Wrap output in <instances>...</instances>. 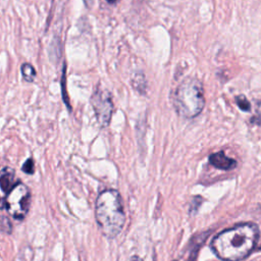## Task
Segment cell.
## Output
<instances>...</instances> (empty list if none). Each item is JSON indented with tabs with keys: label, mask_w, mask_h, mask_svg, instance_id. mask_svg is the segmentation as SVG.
<instances>
[{
	"label": "cell",
	"mask_w": 261,
	"mask_h": 261,
	"mask_svg": "<svg viewBox=\"0 0 261 261\" xmlns=\"http://www.w3.org/2000/svg\"><path fill=\"white\" fill-rule=\"evenodd\" d=\"M259 237L254 223H241L218 233L211 242L214 254L224 261H241L253 251Z\"/></svg>",
	"instance_id": "1"
},
{
	"label": "cell",
	"mask_w": 261,
	"mask_h": 261,
	"mask_svg": "<svg viewBox=\"0 0 261 261\" xmlns=\"http://www.w3.org/2000/svg\"><path fill=\"white\" fill-rule=\"evenodd\" d=\"M95 216L101 232L108 239L117 237L124 225L125 214L118 191L107 189L96 200Z\"/></svg>",
	"instance_id": "2"
},
{
	"label": "cell",
	"mask_w": 261,
	"mask_h": 261,
	"mask_svg": "<svg viewBox=\"0 0 261 261\" xmlns=\"http://www.w3.org/2000/svg\"><path fill=\"white\" fill-rule=\"evenodd\" d=\"M177 113L185 118L199 115L205 105L202 83L196 77H188L178 86L173 99Z\"/></svg>",
	"instance_id": "3"
},
{
	"label": "cell",
	"mask_w": 261,
	"mask_h": 261,
	"mask_svg": "<svg viewBox=\"0 0 261 261\" xmlns=\"http://www.w3.org/2000/svg\"><path fill=\"white\" fill-rule=\"evenodd\" d=\"M31 193L25 185L18 181L5 199V209L15 219H23L30 209Z\"/></svg>",
	"instance_id": "4"
},
{
	"label": "cell",
	"mask_w": 261,
	"mask_h": 261,
	"mask_svg": "<svg viewBox=\"0 0 261 261\" xmlns=\"http://www.w3.org/2000/svg\"><path fill=\"white\" fill-rule=\"evenodd\" d=\"M91 105L99 125L101 127L108 126L113 112L111 94L105 89L97 88L91 97Z\"/></svg>",
	"instance_id": "5"
},
{
	"label": "cell",
	"mask_w": 261,
	"mask_h": 261,
	"mask_svg": "<svg viewBox=\"0 0 261 261\" xmlns=\"http://www.w3.org/2000/svg\"><path fill=\"white\" fill-rule=\"evenodd\" d=\"M18 182L15 180V172L10 167H4L0 171V209L5 208V199L13 187Z\"/></svg>",
	"instance_id": "6"
},
{
	"label": "cell",
	"mask_w": 261,
	"mask_h": 261,
	"mask_svg": "<svg viewBox=\"0 0 261 261\" xmlns=\"http://www.w3.org/2000/svg\"><path fill=\"white\" fill-rule=\"evenodd\" d=\"M209 162L216 168L221 170H230L237 166V161L227 157L224 152H216L209 156Z\"/></svg>",
	"instance_id": "7"
},
{
	"label": "cell",
	"mask_w": 261,
	"mask_h": 261,
	"mask_svg": "<svg viewBox=\"0 0 261 261\" xmlns=\"http://www.w3.org/2000/svg\"><path fill=\"white\" fill-rule=\"evenodd\" d=\"M132 84L134 89L139 92L140 94L144 95L146 93V89H147V82L145 79L144 73L142 72H136L134 77L132 79Z\"/></svg>",
	"instance_id": "8"
},
{
	"label": "cell",
	"mask_w": 261,
	"mask_h": 261,
	"mask_svg": "<svg viewBox=\"0 0 261 261\" xmlns=\"http://www.w3.org/2000/svg\"><path fill=\"white\" fill-rule=\"evenodd\" d=\"M20 71H21L23 80L27 82H33L37 74L36 69L30 63H22L21 67H20Z\"/></svg>",
	"instance_id": "9"
},
{
	"label": "cell",
	"mask_w": 261,
	"mask_h": 261,
	"mask_svg": "<svg viewBox=\"0 0 261 261\" xmlns=\"http://www.w3.org/2000/svg\"><path fill=\"white\" fill-rule=\"evenodd\" d=\"M65 73H66V64H63V69H62V76H61V94H62V99L64 104L66 105V107L69 109V111H71V106L69 104V98L67 96V92H66V77H65Z\"/></svg>",
	"instance_id": "10"
},
{
	"label": "cell",
	"mask_w": 261,
	"mask_h": 261,
	"mask_svg": "<svg viewBox=\"0 0 261 261\" xmlns=\"http://www.w3.org/2000/svg\"><path fill=\"white\" fill-rule=\"evenodd\" d=\"M0 231L4 233H11L12 231V224L5 215H0Z\"/></svg>",
	"instance_id": "11"
},
{
	"label": "cell",
	"mask_w": 261,
	"mask_h": 261,
	"mask_svg": "<svg viewBox=\"0 0 261 261\" xmlns=\"http://www.w3.org/2000/svg\"><path fill=\"white\" fill-rule=\"evenodd\" d=\"M236 102H237L238 106L240 107V109H242L243 111H250L251 104L244 95H240V96L236 97Z\"/></svg>",
	"instance_id": "12"
},
{
	"label": "cell",
	"mask_w": 261,
	"mask_h": 261,
	"mask_svg": "<svg viewBox=\"0 0 261 261\" xmlns=\"http://www.w3.org/2000/svg\"><path fill=\"white\" fill-rule=\"evenodd\" d=\"M251 123L261 126V101L257 102L255 114L251 117Z\"/></svg>",
	"instance_id": "13"
},
{
	"label": "cell",
	"mask_w": 261,
	"mask_h": 261,
	"mask_svg": "<svg viewBox=\"0 0 261 261\" xmlns=\"http://www.w3.org/2000/svg\"><path fill=\"white\" fill-rule=\"evenodd\" d=\"M22 171L24 173H28V174H33L35 172V163H34V160L32 158H29L25 160V162L23 163L22 167H21Z\"/></svg>",
	"instance_id": "14"
},
{
	"label": "cell",
	"mask_w": 261,
	"mask_h": 261,
	"mask_svg": "<svg viewBox=\"0 0 261 261\" xmlns=\"http://www.w3.org/2000/svg\"><path fill=\"white\" fill-rule=\"evenodd\" d=\"M110 5H116L120 0H105Z\"/></svg>",
	"instance_id": "15"
},
{
	"label": "cell",
	"mask_w": 261,
	"mask_h": 261,
	"mask_svg": "<svg viewBox=\"0 0 261 261\" xmlns=\"http://www.w3.org/2000/svg\"><path fill=\"white\" fill-rule=\"evenodd\" d=\"M130 261H142L138 256H134L132 259H130Z\"/></svg>",
	"instance_id": "16"
},
{
	"label": "cell",
	"mask_w": 261,
	"mask_h": 261,
	"mask_svg": "<svg viewBox=\"0 0 261 261\" xmlns=\"http://www.w3.org/2000/svg\"><path fill=\"white\" fill-rule=\"evenodd\" d=\"M260 249H261V247H260Z\"/></svg>",
	"instance_id": "17"
}]
</instances>
